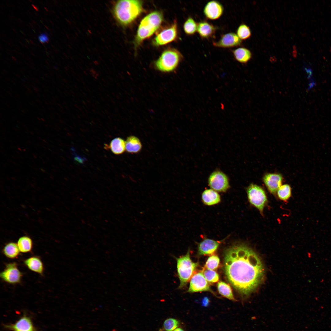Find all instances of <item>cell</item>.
<instances>
[{
  "label": "cell",
  "instance_id": "1",
  "mask_svg": "<svg viewBox=\"0 0 331 331\" xmlns=\"http://www.w3.org/2000/svg\"><path fill=\"white\" fill-rule=\"evenodd\" d=\"M224 270L227 279L242 295L252 293L262 281L264 275L260 257L243 244H236L227 248L224 255Z\"/></svg>",
  "mask_w": 331,
  "mask_h": 331
},
{
  "label": "cell",
  "instance_id": "2",
  "mask_svg": "<svg viewBox=\"0 0 331 331\" xmlns=\"http://www.w3.org/2000/svg\"><path fill=\"white\" fill-rule=\"evenodd\" d=\"M142 1L121 0L117 1L113 9L116 20L120 25L127 26L133 22L142 12Z\"/></svg>",
  "mask_w": 331,
  "mask_h": 331
},
{
  "label": "cell",
  "instance_id": "3",
  "mask_svg": "<svg viewBox=\"0 0 331 331\" xmlns=\"http://www.w3.org/2000/svg\"><path fill=\"white\" fill-rule=\"evenodd\" d=\"M163 20L162 13L158 11L152 12L144 17L138 29L134 44L139 45L144 40L151 36L159 28Z\"/></svg>",
  "mask_w": 331,
  "mask_h": 331
},
{
  "label": "cell",
  "instance_id": "4",
  "mask_svg": "<svg viewBox=\"0 0 331 331\" xmlns=\"http://www.w3.org/2000/svg\"><path fill=\"white\" fill-rule=\"evenodd\" d=\"M190 253L189 249L185 255L179 257H175L177 275L180 280L178 287L179 289L186 286L198 265V263L192 261L190 258Z\"/></svg>",
  "mask_w": 331,
  "mask_h": 331
},
{
  "label": "cell",
  "instance_id": "5",
  "mask_svg": "<svg viewBox=\"0 0 331 331\" xmlns=\"http://www.w3.org/2000/svg\"><path fill=\"white\" fill-rule=\"evenodd\" d=\"M182 58V55L177 50L173 49H167L155 61L154 66L157 70L161 72H172L177 68Z\"/></svg>",
  "mask_w": 331,
  "mask_h": 331
},
{
  "label": "cell",
  "instance_id": "6",
  "mask_svg": "<svg viewBox=\"0 0 331 331\" xmlns=\"http://www.w3.org/2000/svg\"><path fill=\"white\" fill-rule=\"evenodd\" d=\"M246 192L248 200L262 214L267 203V198L264 190L261 187L254 184H250L247 188Z\"/></svg>",
  "mask_w": 331,
  "mask_h": 331
},
{
  "label": "cell",
  "instance_id": "7",
  "mask_svg": "<svg viewBox=\"0 0 331 331\" xmlns=\"http://www.w3.org/2000/svg\"><path fill=\"white\" fill-rule=\"evenodd\" d=\"M22 276L23 274L19 269L17 263L15 262L6 264L5 268L0 274L1 279L10 284L20 283Z\"/></svg>",
  "mask_w": 331,
  "mask_h": 331
},
{
  "label": "cell",
  "instance_id": "8",
  "mask_svg": "<svg viewBox=\"0 0 331 331\" xmlns=\"http://www.w3.org/2000/svg\"><path fill=\"white\" fill-rule=\"evenodd\" d=\"M208 183L211 188L216 192H225L229 187L227 176L219 170L215 171L210 174L208 178Z\"/></svg>",
  "mask_w": 331,
  "mask_h": 331
},
{
  "label": "cell",
  "instance_id": "9",
  "mask_svg": "<svg viewBox=\"0 0 331 331\" xmlns=\"http://www.w3.org/2000/svg\"><path fill=\"white\" fill-rule=\"evenodd\" d=\"M177 22H174L157 35L153 40V44L156 46H162L173 41L177 38Z\"/></svg>",
  "mask_w": 331,
  "mask_h": 331
},
{
  "label": "cell",
  "instance_id": "10",
  "mask_svg": "<svg viewBox=\"0 0 331 331\" xmlns=\"http://www.w3.org/2000/svg\"><path fill=\"white\" fill-rule=\"evenodd\" d=\"M203 291H209L215 295L201 271L194 274L190 280L187 291L193 293Z\"/></svg>",
  "mask_w": 331,
  "mask_h": 331
},
{
  "label": "cell",
  "instance_id": "11",
  "mask_svg": "<svg viewBox=\"0 0 331 331\" xmlns=\"http://www.w3.org/2000/svg\"><path fill=\"white\" fill-rule=\"evenodd\" d=\"M242 43V40L236 33L230 32L222 35L218 41L213 42V45L217 47L227 48L240 46Z\"/></svg>",
  "mask_w": 331,
  "mask_h": 331
},
{
  "label": "cell",
  "instance_id": "12",
  "mask_svg": "<svg viewBox=\"0 0 331 331\" xmlns=\"http://www.w3.org/2000/svg\"><path fill=\"white\" fill-rule=\"evenodd\" d=\"M223 11L224 8L222 5L216 0H211L208 2L203 10L205 16L211 20L219 19L223 14Z\"/></svg>",
  "mask_w": 331,
  "mask_h": 331
},
{
  "label": "cell",
  "instance_id": "13",
  "mask_svg": "<svg viewBox=\"0 0 331 331\" xmlns=\"http://www.w3.org/2000/svg\"><path fill=\"white\" fill-rule=\"evenodd\" d=\"M222 241L205 238L198 245V255L201 256L212 254L217 250Z\"/></svg>",
  "mask_w": 331,
  "mask_h": 331
},
{
  "label": "cell",
  "instance_id": "14",
  "mask_svg": "<svg viewBox=\"0 0 331 331\" xmlns=\"http://www.w3.org/2000/svg\"><path fill=\"white\" fill-rule=\"evenodd\" d=\"M283 178L279 174L268 173L263 177V181L269 191L273 194L276 193L282 185Z\"/></svg>",
  "mask_w": 331,
  "mask_h": 331
},
{
  "label": "cell",
  "instance_id": "15",
  "mask_svg": "<svg viewBox=\"0 0 331 331\" xmlns=\"http://www.w3.org/2000/svg\"><path fill=\"white\" fill-rule=\"evenodd\" d=\"M25 265L32 272L42 275L44 270V264L39 257L32 256L25 259L24 261Z\"/></svg>",
  "mask_w": 331,
  "mask_h": 331
},
{
  "label": "cell",
  "instance_id": "16",
  "mask_svg": "<svg viewBox=\"0 0 331 331\" xmlns=\"http://www.w3.org/2000/svg\"><path fill=\"white\" fill-rule=\"evenodd\" d=\"M216 28L212 24L206 21L197 23V32L201 37L208 39L213 36L216 31Z\"/></svg>",
  "mask_w": 331,
  "mask_h": 331
},
{
  "label": "cell",
  "instance_id": "17",
  "mask_svg": "<svg viewBox=\"0 0 331 331\" xmlns=\"http://www.w3.org/2000/svg\"><path fill=\"white\" fill-rule=\"evenodd\" d=\"M202 199L204 203L211 206L217 204L221 200L220 197L218 192L212 189H206L202 192Z\"/></svg>",
  "mask_w": 331,
  "mask_h": 331
},
{
  "label": "cell",
  "instance_id": "18",
  "mask_svg": "<svg viewBox=\"0 0 331 331\" xmlns=\"http://www.w3.org/2000/svg\"><path fill=\"white\" fill-rule=\"evenodd\" d=\"M126 150L128 153L136 154L140 152L142 146L140 139L137 137L131 135L127 137L125 141Z\"/></svg>",
  "mask_w": 331,
  "mask_h": 331
},
{
  "label": "cell",
  "instance_id": "19",
  "mask_svg": "<svg viewBox=\"0 0 331 331\" xmlns=\"http://www.w3.org/2000/svg\"><path fill=\"white\" fill-rule=\"evenodd\" d=\"M14 331H34V327L30 319L26 317L20 318L14 324L9 326Z\"/></svg>",
  "mask_w": 331,
  "mask_h": 331
},
{
  "label": "cell",
  "instance_id": "20",
  "mask_svg": "<svg viewBox=\"0 0 331 331\" xmlns=\"http://www.w3.org/2000/svg\"><path fill=\"white\" fill-rule=\"evenodd\" d=\"M3 254L7 258L10 259L17 258L19 256L20 252L17 243L10 242L5 244L2 249Z\"/></svg>",
  "mask_w": 331,
  "mask_h": 331
},
{
  "label": "cell",
  "instance_id": "21",
  "mask_svg": "<svg viewBox=\"0 0 331 331\" xmlns=\"http://www.w3.org/2000/svg\"><path fill=\"white\" fill-rule=\"evenodd\" d=\"M233 56L238 62L245 63L251 59L252 54L248 49L243 47L238 48L233 51Z\"/></svg>",
  "mask_w": 331,
  "mask_h": 331
},
{
  "label": "cell",
  "instance_id": "22",
  "mask_svg": "<svg viewBox=\"0 0 331 331\" xmlns=\"http://www.w3.org/2000/svg\"><path fill=\"white\" fill-rule=\"evenodd\" d=\"M17 243L20 252L27 253L31 252L32 249V240L28 236L24 235L20 237Z\"/></svg>",
  "mask_w": 331,
  "mask_h": 331
},
{
  "label": "cell",
  "instance_id": "23",
  "mask_svg": "<svg viewBox=\"0 0 331 331\" xmlns=\"http://www.w3.org/2000/svg\"><path fill=\"white\" fill-rule=\"evenodd\" d=\"M108 148L114 154H121L126 150L125 141L121 138H116L111 141Z\"/></svg>",
  "mask_w": 331,
  "mask_h": 331
},
{
  "label": "cell",
  "instance_id": "24",
  "mask_svg": "<svg viewBox=\"0 0 331 331\" xmlns=\"http://www.w3.org/2000/svg\"><path fill=\"white\" fill-rule=\"evenodd\" d=\"M218 290L219 293L223 296L232 301H235L232 289L230 286L226 283L222 281L218 283L217 285Z\"/></svg>",
  "mask_w": 331,
  "mask_h": 331
},
{
  "label": "cell",
  "instance_id": "25",
  "mask_svg": "<svg viewBox=\"0 0 331 331\" xmlns=\"http://www.w3.org/2000/svg\"><path fill=\"white\" fill-rule=\"evenodd\" d=\"M197 23L191 17H188L185 22L183 29L185 33L188 35H194L197 32Z\"/></svg>",
  "mask_w": 331,
  "mask_h": 331
},
{
  "label": "cell",
  "instance_id": "26",
  "mask_svg": "<svg viewBox=\"0 0 331 331\" xmlns=\"http://www.w3.org/2000/svg\"><path fill=\"white\" fill-rule=\"evenodd\" d=\"M278 198L283 201H287L291 195V188L288 184L281 185L277 191Z\"/></svg>",
  "mask_w": 331,
  "mask_h": 331
},
{
  "label": "cell",
  "instance_id": "27",
  "mask_svg": "<svg viewBox=\"0 0 331 331\" xmlns=\"http://www.w3.org/2000/svg\"><path fill=\"white\" fill-rule=\"evenodd\" d=\"M203 275L207 282L215 283L219 280L218 274L215 271L204 268L202 271Z\"/></svg>",
  "mask_w": 331,
  "mask_h": 331
},
{
  "label": "cell",
  "instance_id": "28",
  "mask_svg": "<svg viewBox=\"0 0 331 331\" xmlns=\"http://www.w3.org/2000/svg\"><path fill=\"white\" fill-rule=\"evenodd\" d=\"M236 34L239 38L242 40H245L251 36L250 30L247 25L242 24L238 27L237 30Z\"/></svg>",
  "mask_w": 331,
  "mask_h": 331
},
{
  "label": "cell",
  "instance_id": "29",
  "mask_svg": "<svg viewBox=\"0 0 331 331\" xmlns=\"http://www.w3.org/2000/svg\"><path fill=\"white\" fill-rule=\"evenodd\" d=\"M219 262L220 259L217 256L212 255L207 259L204 267L210 270H215L218 268Z\"/></svg>",
  "mask_w": 331,
  "mask_h": 331
},
{
  "label": "cell",
  "instance_id": "30",
  "mask_svg": "<svg viewBox=\"0 0 331 331\" xmlns=\"http://www.w3.org/2000/svg\"><path fill=\"white\" fill-rule=\"evenodd\" d=\"M179 324L178 321L177 320L170 318L164 321L163 327L166 331H172L178 326Z\"/></svg>",
  "mask_w": 331,
  "mask_h": 331
},
{
  "label": "cell",
  "instance_id": "31",
  "mask_svg": "<svg viewBox=\"0 0 331 331\" xmlns=\"http://www.w3.org/2000/svg\"><path fill=\"white\" fill-rule=\"evenodd\" d=\"M39 40L42 43H48L49 41V38L46 33H42L38 37Z\"/></svg>",
  "mask_w": 331,
  "mask_h": 331
},
{
  "label": "cell",
  "instance_id": "32",
  "mask_svg": "<svg viewBox=\"0 0 331 331\" xmlns=\"http://www.w3.org/2000/svg\"><path fill=\"white\" fill-rule=\"evenodd\" d=\"M210 302L209 300L207 297L203 298L202 301V305L204 306L207 307L208 306Z\"/></svg>",
  "mask_w": 331,
  "mask_h": 331
},
{
  "label": "cell",
  "instance_id": "33",
  "mask_svg": "<svg viewBox=\"0 0 331 331\" xmlns=\"http://www.w3.org/2000/svg\"><path fill=\"white\" fill-rule=\"evenodd\" d=\"M174 331H184V330L180 328H178L175 329Z\"/></svg>",
  "mask_w": 331,
  "mask_h": 331
},
{
  "label": "cell",
  "instance_id": "34",
  "mask_svg": "<svg viewBox=\"0 0 331 331\" xmlns=\"http://www.w3.org/2000/svg\"><path fill=\"white\" fill-rule=\"evenodd\" d=\"M32 6H33V8H34V9H35V10H36V11H38V9L37 8V7H36V6H34V5H33V4H32Z\"/></svg>",
  "mask_w": 331,
  "mask_h": 331
},
{
  "label": "cell",
  "instance_id": "35",
  "mask_svg": "<svg viewBox=\"0 0 331 331\" xmlns=\"http://www.w3.org/2000/svg\"><path fill=\"white\" fill-rule=\"evenodd\" d=\"M159 331H162V330H159Z\"/></svg>",
  "mask_w": 331,
  "mask_h": 331
}]
</instances>
